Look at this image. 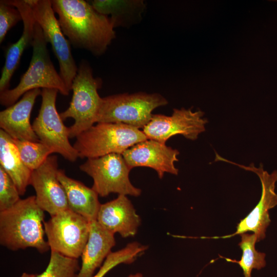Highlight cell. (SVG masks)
Wrapping results in <instances>:
<instances>
[{"label":"cell","instance_id":"cell-9","mask_svg":"<svg viewBox=\"0 0 277 277\" xmlns=\"http://www.w3.org/2000/svg\"><path fill=\"white\" fill-rule=\"evenodd\" d=\"M89 222L70 209L51 216L44 222L50 250L78 259L88 239Z\"/></svg>","mask_w":277,"mask_h":277},{"label":"cell","instance_id":"cell-10","mask_svg":"<svg viewBox=\"0 0 277 277\" xmlns=\"http://www.w3.org/2000/svg\"><path fill=\"white\" fill-rule=\"evenodd\" d=\"M30 6L45 40L51 45L60 67V74L71 91L78 68L73 57L70 44L63 32L50 0H26Z\"/></svg>","mask_w":277,"mask_h":277},{"label":"cell","instance_id":"cell-12","mask_svg":"<svg viewBox=\"0 0 277 277\" xmlns=\"http://www.w3.org/2000/svg\"><path fill=\"white\" fill-rule=\"evenodd\" d=\"M201 110L174 109L171 116L153 114L150 122L143 128L148 139L165 143L171 136L180 134L195 140L205 131L208 121Z\"/></svg>","mask_w":277,"mask_h":277},{"label":"cell","instance_id":"cell-24","mask_svg":"<svg viewBox=\"0 0 277 277\" xmlns=\"http://www.w3.org/2000/svg\"><path fill=\"white\" fill-rule=\"evenodd\" d=\"M80 267L77 259L51 250L48 264L38 277H77Z\"/></svg>","mask_w":277,"mask_h":277},{"label":"cell","instance_id":"cell-19","mask_svg":"<svg viewBox=\"0 0 277 277\" xmlns=\"http://www.w3.org/2000/svg\"><path fill=\"white\" fill-rule=\"evenodd\" d=\"M57 176L65 189L69 209L89 222L96 220L101 205L97 193L92 188L68 176L62 169H58Z\"/></svg>","mask_w":277,"mask_h":277},{"label":"cell","instance_id":"cell-3","mask_svg":"<svg viewBox=\"0 0 277 277\" xmlns=\"http://www.w3.org/2000/svg\"><path fill=\"white\" fill-rule=\"evenodd\" d=\"M42 30L36 23L31 45L33 54L29 67L14 88L0 93L1 105L9 107L27 92L35 89H55L64 95L70 90L55 70L47 47Z\"/></svg>","mask_w":277,"mask_h":277},{"label":"cell","instance_id":"cell-21","mask_svg":"<svg viewBox=\"0 0 277 277\" xmlns=\"http://www.w3.org/2000/svg\"><path fill=\"white\" fill-rule=\"evenodd\" d=\"M90 3L99 13L108 16L114 28L128 27L137 23L146 8L142 0H94Z\"/></svg>","mask_w":277,"mask_h":277},{"label":"cell","instance_id":"cell-13","mask_svg":"<svg viewBox=\"0 0 277 277\" xmlns=\"http://www.w3.org/2000/svg\"><path fill=\"white\" fill-rule=\"evenodd\" d=\"M58 170L57 156L50 155L32 171L30 179L37 204L50 216L69 209L65 189L58 179Z\"/></svg>","mask_w":277,"mask_h":277},{"label":"cell","instance_id":"cell-15","mask_svg":"<svg viewBox=\"0 0 277 277\" xmlns=\"http://www.w3.org/2000/svg\"><path fill=\"white\" fill-rule=\"evenodd\" d=\"M96 220L108 231L124 238L134 236L141 223L131 202L122 194L101 204Z\"/></svg>","mask_w":277,"mask_h":277},{"label":"cell","instance_id":"cell-2","mask_svg":"<svg viewBox=\"0 0 277 277\" xmlns=\"http://www.w3.org/2000/svg\"><path fill=\"white\" fill-rule=\"evenodd\" d=\"M45 211L38 205L35 195L21 199L12 207L0 211V243L16 251L27 248L41 253L50 249L45 234Z\"/></svg>","mask_w":277,"mask_h":277},{"label":"cell","instance_id":"cell-6","mask_svg":"<svg viewBox=\"0 0 277 277\" xmlns=\"http://www.w3.org/2000/svg\"><path fill=\"white\" fill-rule=\"evenodd\" d=\"M168 101L158 93H122L102 97L96 123H122L143 128L151 120L152 111Z\"/></svg>","mask_w":277,"mask_h":277},{"label":"cell","instance_id":"cell-8","mask_svg":"<svg viewBox=\"0 0 277 277\" xmlns=\"http://www.w3.org/2000/svg\"><path fill=\"white\" fill-rule=\"evenodd\" d=\"M58 92L55 89H42L41 108L32 126L39 141L53 153L74 162L78 157V154L69 142V127L64 125L56 109Z\"/></svg>","mask_w":277,"mask_h":277},{"label":"cell","instance_id":"cell-11","mask_svg":"<svg viewBox=\"0 0 277 277\" xmlns=\"http://www.w3.org/2000/svg\"><path fill=\"white\" fill-rule=\"evenodd\" d=\"M215 161H223L235 165L246 170L255 173L259 177L262 185V194L260 201L252 211L237 224L236 231L230 235L213 239H225L236 234H241L248 231L253 232L256 236L257 242L266 237L267 228L271 220L269 210L277 205V194L275 192V183L277 182V171L274 170L269 173L264 170L263 165L257 168L253 163L246 166L236 164L215 154Z\"/></svg>","mask_w":277,"mask_h":277},{"label":"cell","instance_id":"cell-7","mask_svg":"<svg viewBox=\"0 0 277 277\" xmlns=\"http://www.w3.org/2000/svg\"><path fill=\"white\" fill-rule=\"evenodd\" d=\"M79 168L92 178V188L98 196L105 197L114 193L137 197L142 193L131 183L129 174L131 169L122 154L111 153L88 159Z\"/></svg>","mask_w":277,"mask_h":277},{"label":"cell","instance_id":"cell-23","mask_svg":"<svg viewBox=\"0 0 277 277\" xmlns=\"http://www.w3.org/2000/svg\"><path fill=\"white\" fill-rule=\"evenodd\" d=\"M24 165L31 171L38 168L53 153L41 142H31L12 138Z\"/></svg>","mask_w":277,"mask_h":277},{"label":"cell","instance_id":"cell-27","mask_svg":"<svg viewBox=\"0 0 277 277\" xmlns=\"http://www.w3.org/2000/svg\"><path fill=\"white\" fill-rule=\"evenodd\" d=\"M22 20L19 10L5 1H0V43H2L9 30Z\"/></svg>","mask_w":277,"mask_h":277},{"label":"cell","instance_id":"cell-17","mask_svg":"<svg viewBox=\"0 0 277 277\" xmlns=\"http://www.w3.org/2000/svg\"><path fill=\"white\" fill-rule=\"evenodd\" d=\"M5 2L16 7L20 12L23 30L20 38L16 42L11 44L6 51L5 63L0 78V93L9 89L11 79L24 50L32 45L36 23L32 9L26 0H5Z\"/></svg>","mask_w":277,"mask_h":277},{"label":"cell","instance_id":"cell-16","mask_svg":"<svg viewBox=\"0 0 277 277\" xmlns=\"http://www.w3.org/2000/svg\"><path fill=\"white\" fill-rule=\"evenodd\" d=\"M41 89L25 93L22 98L0 112V127L13 139L40 142L30 124L31 113Z\"/></svg>","mask_w":277,"mask_h":277},{"label":"cell","instance_id":"cell-18","mask_svg":"<svg viewBox=\"0 0 277 277\" xmlns=\"http://www.w3.org/2000/svg\"><path fill=\"white\" fill-rule=\"evenodd\" d=\"M115 245L114 234L105 229L96 220L90 222L89 236L81 256L82 264L77 277H92Z\"/></svg>","mask_w":277,"mask_h":277},{"label":"cell","instance_id":"cell-20","mask_svg":"<svg viewBox=\"0 0 277 277\" xmlns=\"http://www.w3.org/2000/svg\"><path fill=\"white\" fill-rule=\"evenodd\" d=\"M0 166L11 177L21 195L29 185L32 171L23 163L13 140L0 130Z\"/></svg>","mask_w":277,"mask_h":277},{"label":"cell","instance_id":"cell-25","mask_svg":"<svg viewBox=\"0 0 277 277\" xmlns=\"http://www.w3.org/2000/svg\"><path fill=\"white\" fill-rule=\"evenodd\" d=\"M135 247L127 244L125 247L114 252H111L96 274L92 277H104L112 269L121 264H131L137 258Z\"/></svg>","mask_w":277,"mask_h":277},{"label":"cell","instance_id":"cell-4","mask_svg":"<svg viewBox=\"0 0 277 277\" xmlns=\"http://www.w3.org/2000/svg\"><path fill=\"white\" fill-rule=\"evenodd\" d=\"M73 145L81 159L96 158L111 153L123 154L147 140L140 129L122 123H97L77 135Z\"/></svg>","mask_w":277,"mask_h":277},{"label":"cell","instance_id":"cell-1","mask_svg":"<svg viewBox=\"0 0 277 277\" xmlns=\"http://www.w3.org/2000/svg\"><path fill=\"white\" fill-rule=\"evenodd\" d=\"M52 8L65 36L75 48L100 56L115 37L108 16L97 11L83 0H51Z\"/></svg>","mask_w":277,"mask_h":277},{"label":"cell","instance_id":"cell-26","mask_svg":"<svg viewBox=\"0 0 277 277\" xmlns=\"http://www.w3.org/2000/svg\"><path fill=\"white\" fill-rule=\"evenodd\" d=\"M20 195L13 181L0 166V211L14 205L21 200Z\"/></svg>","mask_w":277,"mask_h":277},{"label":"cell","instance_id":"cell-5","mask_svg":"<svg viewBox=\"0 0 277 277\" xmlns=\"http://www.w3.org/2000/svg\"><path fill=\"white\" fill-rule=\"evenodd\" d=\"M102 80L93 76L92 69L82 62L71 86L73 94L68 108L60 114L64 121L72 118L74 122L69 127V138H74L96 123L102 97L98 93Z\"/></svg>","mask_w":277,"mask_h":277},{"label":"cell","instance_id":"cell-22","mask_svg":"<svg viewBox=\"0 0 277 277\" xmlns=\"http://www.w3.org/2000/svg\"><path fill=\"white\" fill-rule=\"evenodd\" d=\"M241 241L238 245L242 251L240 261L226 259L230 262L238 264L242 268L244 277H251V272L254 269L260 270L265 267L266 254L257 251L255 248L257 238L254 233H244L240 234Z\"/></svg>","mask_w":277,"mask_h":277},{"label":"cell","instance_id":"cell-29","mask_svg":"<svg viewBox=\"0 0 277 277\" xmlns=\"http://www.w3.org/2000/svg\"><path fill=\"white\" fill-rule=\"evenodd\" d=\"M127 277H143V275L140 272H137L134 274H130Z\"/></svg>","mask_w":277,"mask_h":277},{"label":"cell","instance_id":"cell-14","mask_svg":"<svg viewBox=\"0 0 277 277\" xmlns=\"http://www.w3.org/2000/svg\"><path fill=\"white\" fill-rule=\"evenodd\" d=\"M179 154L177 149L165 143L147 139L129 148L122 155L131 169L136 167L152 168L161 179L165 173L178 174L179 170L174 163L178 161Z\"/></svg>","mask_w":277,"mask_h":277},{"label":"cell","instance_id":"cell-28","mask_svg":"<svg viewBox=\"0 0 277 277\" xmlns=\"http://www.w3.org/2000/svg\"><path fill=\"white\" fill-rule=\"evenodd\" d=\"M19 277H38V274L24 272Z\"/></svg>","mask_w":277,"mask_h":277}]
</instances>
